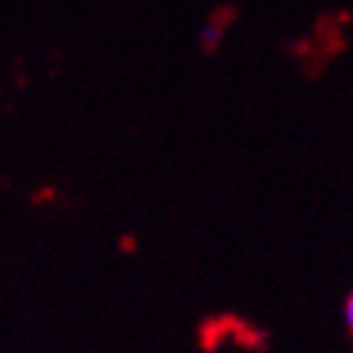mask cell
I'll return each mask as SVG.
<instances>
[{
	"label": "cell",
	"mask_w": 353,
	"mask_h": 353,
	"mask_svg": "<svg viewBox=\"0 0 353 353\" xmlns=\"http://www.w3.org/2000/svg\"><path fill=\"white\" fill-rule=\"evenodd\" d=\"M230 14V12H219L213 21L207 23V29H204V34H201V43H204V52H213L216 46H219V41H221V34H224V29H227V21L224 17Z\"/></svg>",
	"instance_id": "cell-1"
},
{
	"label": "cell",
	"mask_w": 353,
	"mask_h": 353,
	"mask_svg": "<svg viewBox=\"0 0 353 353\" xmlns=\"http://www.w3.org/2000/svg\"><path fill=\"white\" fill-rule=\"evenodd\" d=\"M345 322H347V330H350V336H353V293L345 299Z\"/></svg>",
	"instance_id": "cell-2"
}]
</instances>
